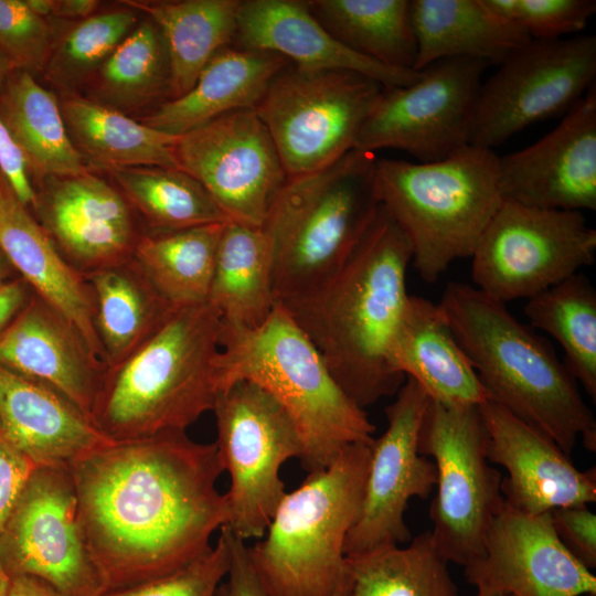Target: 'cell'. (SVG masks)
Listing matches in <instances>:
<instances>
[{"label": "cell", "instance_id": "cell-20", "mask_svg": "<svg viewBox=\"0 0 596 596\" xmlns=\"http://www.w3.org/2000/svg\"><path fill=\"white\" fill-rule=\"evenodd\" d=\"M502 200L578 211L596 209V86L533 145L499 157Z\"/></svg>", "mask_w": 596, "mask_h": 596}, {"label": "cell", "instance_id": "cell-12", "mask_svg": "<svg viewBox=\"0 0 596 596\" xmlns=\"http://www.w3.org/2000/svg\"><path fill=\"white\" fill-rule=\"evenodd\" d=\"M596 231L582 212L502 200L471 256L475 287L507 304L530 299L595 260Z\"/></svg>", "mask_w": 596, "mask_h": 596}, {"label": "cell", "instance_id": "cell-28", "mask_svg": "<svg viewBox=\"0 0 596 596\" xmlns=\"http://www.w3.org/2000/svg\"><path fill=\"white\" fill-rule=\"evenodd\" d=\"M417 45L415 70L444 58L501 64L531 36L485 0H411Z\"/></svg>", "mask_w": 596, "mask_h": 596}, {"label": "cell", "instance_id": "cell-23", "mask_svg": "<svg viewBox=\"0 0 596 596\" xmlns=\"http://www.w3.org/2000/svg\"><path fill=\"white\" fill-rule=\"evenodd\" d=\"M234 44L279 54L311 70L349 71L384 87L407 86L422 71L386 66L350 50L333 38L302 0H243L240 2Z\"/></svg>", "mask_w": 596, "mask_h": 596}, {"label": "cell", "instance_id": "cell-3", "mask_svg": "<svg viewBox=\"0 0 596 596\" xmlns=\"http://www.w3.org/2000/svg\"><path fill=\"white\" fill-rule=\"evenodd\" d=\"M489 400L571 455L596 451V419L553 348L475 286L451 281L438 302Z\"/></svg>", "mask_w": 596, "mask_h": 596}, {"label": "cell", "instance_id": "cell-32", "mask_svg": "<svg viewBox=\"0 0 596 596\" xmlns=\"http://www.w3.org/2000/svg\"><path fill=\"white\" fill-rule=\"evenodd\" d=\"M95 307L105 368L126 360L177 309L132 259L84 276Z\"/></svg>", "mask_w": 596, "mask_h": 596}, {"label": "cell", "instance_id": "cell-49", "mask_svg": "<svg viewBox=\"0 0 596 596\" xmlns=\"http://www.w3.org/2000/svg\"><path fill=\"white\" fill-rule=\"evenodd\" d=\"M100 7L97 0H52V18L76 22L95 14Z\"/></svg>", "mask_w": 596, "mask_h": 596}, {"label": "cell", "instance_id": "cell-7", "mask_svg": "<svg viewBox=\"0 0 596 596\" xmlns=\"http://www.w3.org/2000/svg\"><path fill=\"white\" fill-rule=\"evenodd\" d=\"M380 204L411 242L423 280L436 281L458 258L471 257L499 209V156L467 145L434 162L376 160Z\"/></svg>", "mask_w": 596, "mask_h": 596}, {"label": "cell", "instance_id": "cell-29", "mask_svg": "<svg viewBox=\"0 0 596 596\" xmlns=\"http://www.w3.org/2000/svg\"><path fill=\"white\" fill-rule=\"evenodd\" d=\"M0 118L25 158L32 184L94 170L71 140L57 94L14 68L0 83Z\"/></svg>", "mask_w": 596, "mask_h": 596}, {"label": "cell", "instance_id": "cell-16", "mask_svg": "<svg viewBox=\"0 0 596 596\" xmlns=\"http://www.w3.org/2000/svg\"><path fill=\"white\" fill-rule=\"evenodd\" d=\"M175 156L230 221L248 226L263 225L289 178L268 129L249 108L179 136Z\"/></svg>", "mask_w": 596, "mask_h": 596}, {"label": "cell", "instance_id": "cell-44", "mask_svg": "<svg viewBox=\"0 0 596 596\" xmlns=\"http://www.w3.org/2000/svg\"><path fill=\"white\" fill-rule=\"evenodd\" d=\"M553 529L564 547L586 568L596 567V515L587 504L550 511Z\"/></svg>", "mask_w": 596, "mask_h": 596}, {"label": "cell", "instance_id": "cell-19", "mask_svg": "<svg viewBox=\"0 0 596 596\" xmlns=\"http://www.w3.org/2000/svg\"><path fill=\"white\" fill-rule=\"evenodd\" d=\"M477 590L511 596H586L596 577L561 543L550 511L528 514L504 501L487 532L480 557L464 567Z\"/></svg>", "mask_w": 596, "mask_h": 596}, {"label": "cell", "instance_id": "cell-11", "mask_svg": "<svg viewBox=\"0 0 596 596\" xmlns=\"http://www.w3.org/2000/svg\"><path fill=\"white\" fill-rule=\"evenodd\" d=\"M212 411L217 453L231 476L225 528L244 542L262 539L286 494L281 466L301 457L300 436L283 406L249 381L221 391Z\"/></svg>", "mask_w": 596, "mask_h": 596}, {"label": "cell", "instance_id": "cell-21", "mask_svg": "<svg viewBox=\"0 0 596 596\" xmlns=\"http://www.w3.org/2000/svg\"><path fill=\"white\" fill-rule=\"evenodd\" d=\"M479 409L488 434L487 458L508 471L501 481L508 505L541 514L596 502L595 467L579 470L551 438L491 400Z\"/></svg>", "mask_w": 596, "mask_h": 596}, {"label": "cell", "instance_id": "cell-17", "mask_svg": "<svg viewBox=\"0 0 596 596\" xmlns=\"http://www.w3.org/2000/svg\"><path fill=\"white\" fill-rule=\"evenodd\" d=\"M385 408L387 427L373 439L358 517L344 543L345 556L411 540L405 512L412 498L427 499L436 486L435 464L418 451L429 397L406 377Z\"/></svg>", "mask_w": 596, "mask_h": 596}, {"label": "cell", "instance_id": "cell-58", "mask_svg": "<svg viewBox=\"0 0 596 596\" xmlns=\"http://www.w3.org/2000/svg\"><path fill=\"white\" fill-rule=\"evenodd\" d=\"M586 596H596V594H589V595H586Z\"/></svg>", "mask_w": 596, "mask_h": 596}, {"label": "cell", "instance_id": "cell-47", "mask_svg": "<svg viewBox=\"0 0 596 596\" xmlns=\"http://www.w3.org/2000/svg\"><path fill=\"white\" fill-rule=\"evenodd\" d=\"M0 169L18 200L29 210L35 199L23 152L0 118Z\"/></svg>", "mask_w": 596, "mask_h": 596}, {"label": "cell", "instance_id": "cell-4", "mask_svg": "<svg viewBox=\"0 0 596 596\" xmlns=\"http://www.w3.org/2000/svg\"><path fill=\"white\" fill-rule=\"evenodd\" d=\"M221 315L209 302L177 308L121 363L107 368L89 412L111 443L185 430L220 393Z\"/></svg>", "mask_w": 596, "mask_h": 596}, {"label": "cell", "instance_id": "cell-53", "mask_svg": "<svg viewBox=\"0 0 596 596\" xmlns=\"http://www.w3.org/2000/svg\"><path fill=\"white\" fill-rule=\"evenodd\" d=\"M11 577L4 570L0 561V596H8L10 588Z\"/></svg>", "mask_w": 596, "mask_h": 596}, {"label": "cell", "instance_id": "cell-34", "mask_svg": "<svg viewBox=\"0 0 596 596\" xmlns=\"http://www.w3.org/2000/svg\"><path fill=\"white\" fill-rule=\"evenodd\" d=\"M82 95L127 116L142 117L170 98V65L161 31L143 15L105 60Z\"/></svg>", "mask_w": 596, "mask_h": 596}, {"label": "cell", "instance_id": "cell-35", "mask_svg": "<svg viewBox=\"0 0 596 596\" xmlns=\"http://www.w3.org/2000/svg\"><path fill=\"white\" fill-rule=\"evenodd\" d=\"M307 4L350 50L386 66L415 70L411 0H308Z\"/></svg>", "mask_w": 596, "mask_h": 596}, {"label": "cell", "instance_id": "cell-22", "mask_svg": "<svg viewBox=\"0 0 596 596\" xmlns=\"http://www.w3.org/2000/svg\"><path fill=\"white\" fill-rule=\"evenodd\" d=\"M0 365L54 389L88 419L106 369L79 331L35 292L0 333Z\"/></svg>", "mask_w": 596, "mask_h": 596}, {"label": "cell", "instance_id": "cell-27", "mask_svg": "<svg viewBox=\"0 0 596 596\" xmlns=\"http://www.w3.org/2000/svg\"><path fill=\"white\" fill-rule=\"evenodd\" d=\"M290 62L284 56L228 45L217 51L184 95L167 100L138 118L179 137L238 109H255L272 81Z\"/></svg>", "mask_w": 596, "mask_h": 596}, {"label": "cell", "instance_id": "cell-1", "mask_svg": "<svg viewBox=\"0 0 596 596\" xmlns=\"http://www.w3.org/2000/svg\"><path fill=\"white\" fill-rule=\"evenodd\" d=\"M85 543L107 593L185 566L225 526L224 471L215 443L166 430L106 444L68 468Z\"/></svg>", "mask_w": 596, "mask_h": 596}, {"label": "cell", "instance_id": "cell-15", "mask_svg": "<svg viewBox=\"0 0 596 596\" xmlns=\"http://www.w3.org/2000/svg\"><path fill=\"white\" fill-rule=\"evenodd\" d=\"M0 561L10 577H36L64 596L107 593L84 540L67 468L36 467L0 533Z\"/></svg>", "mask_w": 596, "mask_h": 596}, {"label": "cell", "instance_id": "cell-56", "mask_svg": "<svg viewBox=\"0 0 596 596\" xmlns=\"http://www.w3.org/2000/svg\"><path fill=\"white\" fill-rule=\"evenodd\" d=\"M475 596H511V595L497 593V592L477 590V594Z\"/></svg>", "mask_w": 596, "mask_h": 596}, {"label": "cell", "instance_id": "cell-9", "mask_svg": "<svg viewBox=\"0 0 596 596\" xmlns=\"http://www.w3.org/2000/svg\"><path fill=\"white\" fill-rule=\"evenodd\" d=\"M487 440L479 406L429 400L418 437L419 454L433 458L437 472L429 532L441 556L462 567L481 556L492 519L504 504L503 476L487 458Z\"/></svg>", "mask_w": 596, "mask_h": 596}, {"label": "cell", "instance_id": "cell-40", "mask_svg": "<svg viewBox=\"0 0 596 596\" xmlns=\"http://www.w3.org/2000/svg\"><path fill=\"white\" fill-rule=\"evenodd\" d=\"M140 19L138 11L119 4L68 23L56 32L42 77L56 94L81 93Z\"/></svg>", "mask_w": 596, "mask_h": 596}, {"label": "cell", "instance_id": "cell-13", "mask_svg": "<svg viewBox=\"0 0 596 596\" xmlns=\"http://www.w3.org/2000/svg\"><path fill=\"white\" fill-rule=\"evenodd\" d=\"M595 78L594 35L531 39L481 84L469 145L493 150L528 126L566 114Z\"/></svg>", "mask_w": 596, "mask_h": 596}, {"label": "cell", "instance_id": "cell-39", "mask_svg": "<svg viewBox=\"0 0 596 596\" xmlns=\"http://www.w3.org/2000/svg\"><path fill=\"white\" fill-rule=\"evenodd\" d=\"M524 315L533 329L553 337L564 351V364L596 401V290L576 273L526 300Z\"/></svg>", "mask_w": 596, "mask_h": 596}, {"label": "cell", "instance_id": "cell-26", "mask_svg": "<svg viewBox=\"0 0 596 596\" xmlns=\"http://www.w3.org/2000/svg\"><path fill=\"white\" fill-rule=\"evenodd\" d=\"M0 249L32 290L79 331L93 354L104 364L88 283L57 252L6 178L0 201Z\"/></svg>", "mask_w": 596, "mask_h": 596}, {"label": "cell", "instance_id": "cell-6", "mask_svg": "<svg viewBox=\"0 0 596 596\" xmlns=\"http://www.w3.org/2000/svg\"><path fill=\"white\" fill-rule=\"evenodd\" d=\"M376 160L353 149L288 178L262 225L273 247L276 304L313 291L343 265L380 206Z\"/></svg>", "mask_w": 596, "mask_h": 596}, {"label": "cell", "instance_id": "cell-42", "mask_svg": "<svg viewBox=\"0 0 596 596\" xmlns=\"http://www.w3.org/2000/svg\"><path fill=\"white\" fill-rule=\"evenodd\" d=\"M531 39L554 40L584 30L596 12L595 0H485Z\"/></svg>", "mask_w": 596, "mask_h": 596}, {"label": "cell", "instance_id": "cell-18", "mask_svg": "<svg viewBox=\"0 0 596 596\" xmlns=\"http://www.w3.org/2000/svg\"><path fill=\"white\" fill-rule=\"evenodd\" d=\"M33 188L32 215L79 274L132 259L146 232L129 202L100 171L47 177Z\"/></svg>", "mask_w": 596, "mask_h": 596}, {"label": "cell", "instance_id": "cell-38", "mask_svg": "<svg viewBox=\"0 0 596 596\" xmlns=\"http://www.w3.org/2000/svg\"><path fill=\"white\" fill-rule=\"evenodd\" d=\"M348 596H458L447 561L425 531L407 546L345 556Z\"/></svg>", "mask_w": 596, "mask_h": 596}, {"label": "cell", "instance_id": "cell-57", "mask_svg": "<svg viewBox=\"0 0 596 596\" xmlns=\"http://www.w3.org/2000/svg\"><path fill=\"white\" fill-rule=\"evenodd\" d=\"M3 178H4V175H3V173H2V171H1V169H0V201H1V189H2V181H3Z\"/></svg>", "mask_w": 596, "mask_h": 596}, {"label": "cell", "instance_id": "cell-55", "mask_svg": "<svg viewBox=\"0 0 596 596\" xmlns=\"http://www.w3.org/2000/svg\"><path fill=\"white\" fill-rule=\"evenodd\" d=\"M349 587H350V582L347 574L342 585L338 588V590L334 593L333 596H348Z\"/></svg>", "mask_w": 596, "mask_h": 596}, {"label": "cell", "instance_id": "cell-41", "mask_svg": "<svg viewBox=\"0 0 596 596\" xmlns=\"http://www.w3.org/2000/svg\"><path fill=\"white\" fill-rule=\"evenodd\" d=\"M56 32V26L33 13L24 0H0V50L17 68L41 75Z\"/></svg>", "mask_w": 596, "mask_h": 596}, {"label": "cell", "instance_id": "cell-10", "mask_svg": "<svg viewBox=\"0 0 596 596\" xmlns=\"http://www.w3.org/2000/svg\"><path fill=\"white\" fill-rule=\"evenodd\" d=\"M383 85L365 75L292 63L272 81L255 111L288 177L320 170L354 149Z\"/></svg>", "mask_w": 596, "mask_h": 596}, {"label": "cell", "instance_id": "cell-8", "mask_svg": "<svg viewBox=\"0 0 596 596\" xmlns=\"http://www.w3.org/2000/svg\"><path fill=\"white\" fill-rule=\"evenodd\" d=\"M371 444L344 448L285 494L248 555L270 596H333L347 576L344 543L361 504Z\"/></svg>", "mask_w": 596, "mask_h": 596}, {"label": "cell", "instance_id": "cell-25", "mask_svg": "<svg viewBox=\"0 0 596 596\" xmlns=\"http://www.w3.org/2000/svg\"><path fill=\"white\" fill-rule=\"evenodd\" d=\"M0 429L38 467L68 468L111 443L61 393L1 365Z\"/></svg>", "mask_w": 596, "mask_h": 596}, {"label": "cell", "instance_id": "cell-43", "mask_svg": "<svg viewBox=\"0 0 596 596\" xmlns=\"http://www.w3.org/2000/svg\"><path fill=\"white\" fill-rule=\"evenodd\" d=\"M228 531L221 528L215 546L175 572L103 596H216L230 568Z\"/></svg>", "mask_w": 596, "mask_h": 596}, {"label": "cell", "instance_id": "cell-2", "mask_svg": "<svg viewBox=\"0 0 596 596\" xmlns=\"http://www.w3.org/2000/svg\"><path fill=\"white\" fill-rule=\"evenodd\" d=\"M412 246L380 204L338 272L301 297L280 302L342 390L361 407L396 394L405 377L386 354L408 294Z\"/></svg>", "mask_w": 596, "mask_h": 596}, {"label": "cell", "instance_id": "cell-52", "mask_svg": "<svg viewBox=\"0 0 596 596\" xmlns=\"http://www.w3.org/2000/svg\"><path fill=\"white\" fill-rule=\"evenodd\" d=\"M19 276L12 264L6 256V254L0 249V284Z\"/></svg>", "mask_w": 596, "mask_h": 596}, {"label": "cell", "instance_id": "cell-54", "mask_svg": "<svg viewBox=\"0 0 596 596\" xmlns=\"http://www.w3.org/2000/svg\"><path fill=\"white\" fill-rule=\"evenodd\" d=\"M14 68H17V67L12 64V62L0 50V83Z\"/></svg>", "mask_w": 596, "mask_h": 596}, {"label": "cell", "instance_id": "cell-14", "mask_svg": "<svg viewBox=\"0 0 596 596\" xmlns=\"http://www.w3.org/2000/svg\"><path fill=\"white\" fill-rule=\"evenodd\" d=\"M488 65L467 57L444 58L422 68L421 78L411 85L383 87L354 149H398L426 163L469 145Z\"/></svg>", "mask_w": 596, "mask_h": 596}, {"label": "cell", "instance_id": "cell-37", "mask_svg": "<svg viewBox=\"0 0 596 596\" xmlns=\"http://www.w3.org/2000/svg\"><path fill=\"white\" fill-rule=\"evenodd\" d=\"M226 223L169 233H145L132 258L173 307L206 304L216 252Z\"/></svg>", "mask_w": 596, "mask_h": 596}, {"label": "cell", "instance_id": "cell-51", "mask_svg": "<svg viewBox=\"0 0 596 596\" xmlns=\"http://www.w3.org/2000/svg\"><path fill=\"white\" fill-rule=\"evenodd\" d=\"M24 2L36 15L46 20L52 18V0H24Z\"/></svg>", "mask_w": 596, "mask_h": 596}, {"label": "cell", "instance_id": "cell-50", "mask_svg": "<svg viewBox=\"0 0 596 596\" xmlns=\"http://www.w3.org/2000/svg\"><path fill=\"white\" fill-rule=\"evenodd\" d=\"M8 596H64L50 584L28 575L11 577Z\"/></svg>", "mask_w": 596, "mask_h": 596}, {"label": "cell", "instance_id": "cell-24", "mask_svg": "<svg viewBox=\"0 0 596 596\" xmlns=\"http://www.w3.org/2000/svg\"><path fill=\"white\" fill-rule=\"evenodd\" d=\"M392 371L414 380L429 400L479 406L489 400L438 304L408 295L387 354Z\"/></svg>", "mask_w": 596, "mask_h": 596}, {"label": "cell", "instance_id": "cell-46", "mask_svg": "<svg viewBox=\"0 0 596 596\" xmlns=\"http://www.w3.org/2000/svg\"><path fill=\"white\" fill-rule=\"evenodd\" d=\"M227 529V528H226ZM230 568L216 596H270L252 565L245 542L228 529Z\"/></svg>", "mask_w": 596, "mask_h": 596}, {"label": "cell", "instance_id": "cell-30", "mask_svg": "<svg viewBox=\"0 0 596 596\" xmlns=\"http://www.w3.org/2000/svg\"><path fill=\"white\" fill-rule=\"evenodd\" d=\"M57 96L68 136L94 170L105 172L132 167L181 169L175 156L178 137L102 106L82 94Z\"/></svg>", "mask_w": 596, "mask_h": 596}, {"label": "cell", "instance_id": "cell-5", "mask_svg": "<svg viewBox=\"0 0 596 596\" xmlns=\"http://www.w3.org/2000/svg\"><path fill=\"white\" fill-rule=\"evenodd\" d=\"M220 392L249 381L286 411L300 436L302 467L330 465L347 447L372 444L374 426L339 385L319 351L283 306L253 329L221 320L216 359Z\"/></svg>", "mask_w": 596, "mask_h": 596}, {"label": "cell", "instance_id": "cell-45", "mask_svg": "<svg viewBox=\"0 0 596 596\" xmlns=\"http://www.w3.org/2000/svg\"><path fill=\"white\" fill-rule=\"evenodd\" d=\"M36 467L0 429V533Z\"/></svg>", "mask_w": 596, "mask_h": 596}, {"label": "cell", "instance_id": "cell-36", "mask_svg": "<svg viewBox=\"0 0 596 596\" xmlns=\"http://www.w3.org/2000/svg\"><path fill=\"white\" fill-rule=\"evenodd\" d=\"M105 173L129 202L148 234L230 221L205 188L181 169L132 167L114 168Z\"/></svg>", "mask_w": 596, "mask_h": 596}, {"label": "cell", "instance_id": "cell-33", "mask_svg": "<svg viewBox=\"0 0 596 596\" xmlns=\"http://www.w3.org/2000/svg\"><path fill=\"white\" fill-rule=\"evenodd\" d=\"M273 272V247L263 227L230 221L220 238L207 302L222 322L256 328L276 307Z\"/></svg>", "mask_w": 596, "mask_h": 596}, {"label": "cell", "instance_id": "cell-48", "mask_svg": "<svg viewBox=\"0 0 596 596\" xmlns=\"http://www.w3.org/2000/svg\"><path fill=\"white\" fill-rule=\"evenodd\" d=\"M34 291L20 276L0 284V333L17 318Z\"/></svg>", "mask_w": 596, "mask_h": 596}, {"label": "cell", "instance_id": "cell-31", "mask_svg": "<svg viewBox=\"0 0 596 596\" xmlns=\"http://www.w3.org/2000/svg\"><path fill=\"white\" fill-rule=\"evenodd\" d=\"M241 0H121L162 33L170 65V99L188 93L221 49L235 39Z\"/></svg>", "mask_w": 596, "mask_h": 596}]
</instances>
